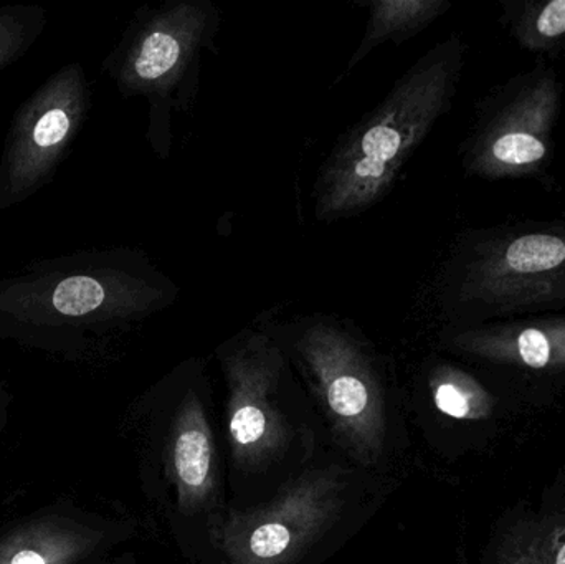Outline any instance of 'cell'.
<instances>
[{"label": "cell", "instance_id": "10", "mask_svg": "<svg viewBox=\"0 0 565 564\" xmlns=\"http://www.w3.org/2000/svg\"><path fill=\"white\" fill-rule=\"evenodd\" d=\"M169 476L178 497L179 512L191 517L214 500L217 490L214 434L204 404L189 390L172 424Z\"/></svg>", "mask_w": 565, "mask_h": 564}, {"label": "cell", "instance_id": "5", "mask_svg": "<svg viewBox=\"0 0 565 564\" xmlns=\"http://www.w3.org/2000/svg\"><path fill=\"white\" fill-rule=\"evenodd\" d=\"M344 490L339 467L311 470L274 502L215 520L212 540L232 564H292L341 515Z\"/></svg>", "mask_w": 565, "mask_h": 564}, {"label": "cell", "instance_id": "9", "mask_svg": "<svg viewBox=\"0 0 565 564\" xmlns=\"http://www.w3.org/2000/svg\"><path fill=\"white\" fill-rule=\"evenodd\" d=\"M461 291L500 307L565 297V234L530 232L488 245L471 262Z\"/></svg>", "mask_w": 565, "mask_h": 564}, {"label": "cell", "instance_id": "11", "mask_svg": "<svg viewBox=\"0 0 565 564\" xmlns=\"http://www.w3.org/2000/svg\"><path fill=\"white\" fill-rule=\"evenodd\" d=\"M454 343L465 353L530 370L565 368V324L470 331L455 338Z\"/></svg>", "mask_w": 565, "mask_h": 564}, {"label": "cell", "instance_id": "2", "mask_svg": "<svg viewBox=\"0 0 565 564\" xmlns=\"http://www.w3.org/2000/svg\"><path fill=\"white\" fill-rule=\"evenodd\" d=\"M461 66V40L438 43L339 141L316 182L319 221L361 214L391 191L402 166L450 108Z\"/></svg>", "mask_w": 565, "mask_h": 564}, {"label": "cell", "instance_id": "17", "mask_svg": "<svg viewBox=\"0 0 565 564\" xmlns=\"http://www.w3.org/2000/svg\"><path fill=\"white\" fill-rule=\"evenodd\" d=\"M10 564H46L45 558L35 552H20L19 555L13 556Z\"/></svg>", "mask_w": 565, "mask_h": 564}, {"label": "cell", "instance_id": "15", "mask_svg": "<svg viewBox=\"0 0 565 564\" xmlns=\"http://www.w3.org/2000/svg\"><path fill=\"white\" fill-rule=\"evenodd\" d=\"M49 23V12L40 3L0 6V72L15 65L39 42Z\"/></svg>", "mask_w": 565, "mask_h": 564}, {"label": "cell", "instance_id": "12", "mask_svg": "<svg viewBox=\"0 0 565 564\" xmlns=\"http://www.w3.org/2000/svg\"><path fill=\"white\" fill-rule=\"evenodd\" d=\"M364 36L345 66V75L382 43H402L427 29L450 9L447 0H372Z\"/></svg>", "mask_w": 565, "mask_h": 564}, {"label": "cell", "instance_id": "4", "mask_svg": "<svg viewBox=\"0 0 565 564\" xmlns=\"http://www.w3.org/2000/svg\"><path fill=\"white\" fill-rule=\"evenodd\" d=\"M93 92L82 63L53 72L10 119L0 156V212L52 184L92 111Z\"/></svg>", "mask_w": 565, "mask_h": 564}, {"label": "cell", "instance_id": "13", "mask_svg": "<svg viewBox=\"0 0 565 564\" xmlns=\"http://www.w3.org/2000/svg\"><path fill=\"white\" fill-rule=\"evenodd\" d=\"M497 564H565V509L511 526L498 546Z\"/></svg>", "mask_w": 565, "mask_h": 564}, {"label": "cell", "instance_id": "3", "mask_svg": "<svg viewBox=\"0 0 565 564\" xmlns=\"http://www.w3.org/2000/svg\"><path fill=\"white\" fill-rule=\"evenodd\" d=\"M217 29V10L207 0L169 2L136 13L118 45L103 60V72L125 98L148 99L149 141L161 155L169 148L172 99L191 83L192 70Z\"/></svg>", "mask_w": 565, "mask_h": 564}, {"label": "cell", "instance_id": "16", "mask_svg": "<svg viewBox=\"0 0 565 564\" xmlns=\"http://www.w3.org/2000/svg\"><path fill=\"white\" fill-rule=\"evenodd\" d=\"M516 35L531 50L551 49L565 39V0H551L533 17L524 15L516 25Z\"/></svg>", "mask_w": 565, "mask_h": 564}, {"label": "cell", "instance_id": "6", "mask_svg": "<svg viewBox=\"0 0 565 564\" xmlns=\"http://www.w3.org/2000/svg\"><path fill=\"white\" fill-rule=\"evenodd\" d=\"M296 350L345 449L364 466H375L387 423L381 383L362 344L338 324L316 321L299 334Z\"/></svg>", "mask_w": 565, "mask_h": 564}, {"label": "cell", "instance_id": "14", "mask_svg": "<svg viewBox=\"0 0 565 564\" xmlns=\"http://www.w3.org/2000/svg\"><path fill=\"white\" fill-rule=\"evenodd\" d=\"M430 391L435 407L454 419L483 421L493 414L494 397L457 368H437L430 376Z\"/></svg>", "mask_w": 565, "mask_h": 564}, {"label": "cell", "instance_id": "1", "mask_svg": "<svg viewBox=\"0 0 565 564\" xmlns=\"http://www.w3.org/2000/svg\"><path fill=\"white\" fill-rule=\"evenodd\" d=\"M169 300L168 280L139 252H70L0 277V338L72 347L141 320Z\"/></svg>", "mask_w": 565, "mask_h": 564}, {"label": "cell", "instance_id": "8", "mask_svg": "<svg viewBox=\"0 0 565 564\" xmlns=\"http://www.w3.org/2000/svg\"><path fill=\"white\" fill-rule=\"evenodd\" d=\"M228 386V439L244 469H258L285 453L289 426L277 406L282 351L268 334L244 333L222 354Z\"/></svg>", "mask_w": 565, "mask_h": 564}, {"label": "cell", "instance_id": "7", "mask_svg": "<svg viewBox=\"0 0 565 564\" xmlns=\"http://www.w3.org/2000/svg\"><path fill=\"white\" fill-rule=\"evenodd\" d=\"M559 106V82L550 70L518 79L471 138L468 171L487 179L540 172L550 159Z\"/></svg>", "mask_w": 565, "mask_h": 564}]
</instances>
